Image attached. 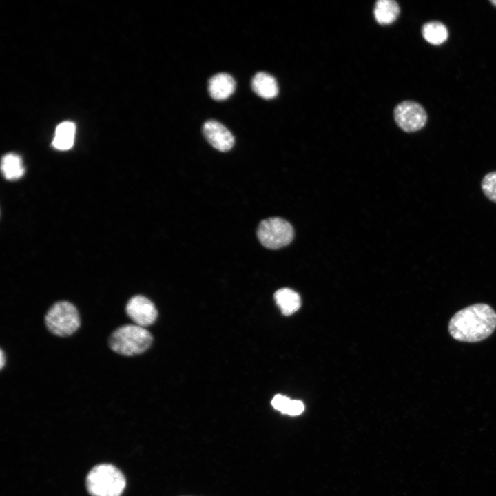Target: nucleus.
Segmentation results:
<instances>
[{
    "mask_svg": "<svg viewBox=\"0 0 496 496\" xmlns=\"http://www.w3.org/2000/svg\"><path fill=\"white\" fill-rule=\"evenodd\" d=\"M48 330L54 335L66 337L74 334L81 325V318L76 307L66 300L54 303L45 316Z\"/></svg>",
    "mask_w": 496,
    "mask_h": 496,
    "instance_id": "20e7f679",
    "label": "nucleus"
},
{
    "mask_svg": "<svg viewBox=\"0 0 496 496\" xmlns=\"http://www.w3.org/2000/svg\"><path fill=\"white\" fill-rule=\"evenodd\" d=\"M253 91L260 97L271 99L278 93V87L273 76L265 72L256 73L251 81Z\"/></svg>",
    "mask_w": 496,
    "mask_h": 496,
    "instance_id": "9d476101",
    "label": "nucleus"
},
{
    "mask_svg": "<svg viewBox=\"0 0 496 496\" xmlns=\"http://www.w3.org/2000/svg\"><path fill=\"white\" fill-rule=\"evenodd\" d=\"M481 189L489 200L496 203V171L490 172L483 177Z\"/></svg>",
    "mask_w": 496,
    "mask_h": 496,
    "instance_id": "dca6fc26",
    "label": "nucleus"
},
{
    "mask_svg": "<svg viewBox=\"0 0 496 496\" xmlns=\"http://www.w3.org/2000/svg\"><path fill=\"white\" fill-rule=\"evenodd\" d=\"M153 341L152 334L136 324H124L110 335L108 344L112 351L123 355L134 356L146 351Z\"/></svg>",
    "mask_w": 496,
    "mask_h": 496,
    "instance_id": "f03ea898",
    "label": "nucleus"
},
{
    "mask_svg": "<svg viewBox=\"0 0 496 496\" xmlns=\"http://www.w3.org/2000/svg\"><path fill=\"white\" fill-rule=\"evenodd\" d=\"M85 482L91 496H121L126 485L123 473L110 464H101L93 467L88 473Z\"/></svg>",
    "mask_w": 496,
    "mask_h": 496,
    "instance_id": "7ed1b4c3",
    "label": "nucleus"
},
{
    "mask_svg": "<svg viewBox=\"0 0 496 496\" xmlns=\"http://www.w3.org/2000/svg\"><path fill=\"white\" fill-rule=\"evenodd\" d=\"M495 329L496 312L485 303H477L460 309L451 318L448 327L453 339L464 342L484 340Z\"/></svg>",
    "mask_w": 496,
    "mask_h": 496,
    "instance_id": "f257e3e1",
    "label": "nucleus"
},
{
    "mask_svg": "<svg viewBox=\"0 0 496 496\" xmlns=\"http://www.w3.org/2000/svg\"><path fill=\"white\" fill-rule=\"evenodd\" d=\"M274 299L282 313L286 316L295 313L301 304L300 296L289 288H282L276 291Z\"/></svg>",
    "mask_w": 496,
    "mask_h": 496,
    "instance_id": "9b49d317",
    "label": "nucleus"
},
{
    "mask_svg": "<svg viewBox=\"0 0 496 496\" xmlns=\"http://www.w3.org/2000/svg\"><path fill=\"white\" fill-rule=\"evenodd\" d=\"M304 406L303 403L299 400H291L285 414L291 415H297L304 411Z\"/></svg>",
    "mask_w": 496,
    "mask_h": 496,
    "instance_id": "a211bd4d",
    "label": "nucleus"
},
{
    "mask_svg": "<svg viewBox=\"0 0 496 496\" xmlns=\"http://www.w3.org/2000/svg\"><path fill=\"white\" fill-rule=\"evenodd\" d=\"M6 364V355L3 349L0 351V368L2 369Z\"/></svg>",
    "mask_w": 496,
    "mask_h": 496,
    "instance_id": "6ab92c4d",
    "label": "nucleus"
},
{
    "mask_svg": "<svg viewBox=\"0 0 496 496\" xmlns=\"http://www.w3.org/2000/svg\"><path fill=\"white\" fill-rule=\"evenodd\" d=\"M257 236L260 243L271 249L289 245L294 236L292 225L287 220L273 217L263 220L258 225Z\"/></svg>",
    "mask_w": 496,
    "mask_h": 496,
    "instance_id": "39448f33",
    "label": "nucleus"
},
{
    "mask_svg": "<svg viewBox=\"0 0 496 496\" xmlns=\"http://www.w3.org/2000/svg\"><path fill=\"white\" fill-rule=\"evenodd\" d=\"M236 89V81L227 73L220 72L213 76L208 83L210 96L217 101L229 98Z\"/></svg>",
    "mask_w": 496,
    "mask_h": 496,
    "instance_id": "1a4fd4ad",
    "label": "nucleus"
},
{
    "mask_svg": "<svg viewBox=\"0 0 496 496\" xmlns=\"http://www.w3.org/2000/svg\"><path fill=\"white\" fill-rule=\"evenodd\" d=\"M1 167L3 176L10 180L21 178L25 172L21 157L12 153L3 156Z\"/></svg>",
    "mask_w": 496,
    "mask_h": 496,
    "instance_id": "4468645a",
    "label": "nucleus"
},
{
    "mask_svg": "<svg viewBox=\"0 0 496 496\" xmlns=\"http://www.w3.org/2000/svg\"><path fill=\"white\" fill-rule=\"evenodd\" d=\"M490 3L496 7V0H491L490 1Z\"/></svg>",
    "mask_w": 496,
    "mask_h": 496,
    "instance_id": "aec40b11",
    "label": "nucleus"
},
{
    "mask_svg": "<svg viewBox=\"0 0 496 496\" xmlns=\"http://www.w3.org/2000/svg\"><path fill=\"white\" fill-rule=\"evenodd\" d=\"M400 14V7L393 0H379L375 3L374 15L378 23L387 25L393 23Z\"/></svg>",
    "mask_w": 496,
    "mask_h": 496,
    "instance_id": "f8f14e48",
    "label": "nucleus"
},
{
    "mask_svg": "<svg viewBox=\"0 0 496 496\" xmlns=\"http://www.w3.org/2000/svg\"><path fill=\"white\" fill-rule=\"evenodd\" d=\"M76 127L70 121H65L60 123L55 131V135L52 141V145L59 150H67L70 149L74 141Z\"/></svg>",
    "mask_w": 496,
    "mask_h": 496,
    "instance_id": "ddd939ff",
    "label": "nucleus"
},
{
    "mask_svg": "<svg viewBox=\"0 0 496 496\" xmlns=\"http://www.w3.org/2000/svg\"><path fill=\"white\" fill-rule=\"evenodd\" d=\"M394 118L401 129L407 132H413L422 129L425 125L427 114L419 103L405 101L399 103L395 108Z\"/></svg>",
    "mask_w": 496,
    "mask_h": 496,
    "instance_id": "423d86ee",
    "label": "nucleus"
},
{
    "mask_svg": "<svg viewBox=\"0 0 496 496\" xmlns=\"http://www.w3.org/2000/svg\"><path fill=\"white\" fill-rule=\"evenodd\" d=\"M291 400L282 395H276L271 400V405L276 410L280 411L282 413H286V411Z\"/></svg>",
    "mask_w": 496,
    "mask_h": 496,
    "instance_id": "f3484780",
    "label": "nucleus"
},
{
    "mask_svg": "<svg viewBox=\"0 0 496 496\" xmlns=\"http://www.w3.org/2000/svg\"><path fill=\"white\" fill-rule=\"evenodd\" d=\"M125 312L136 325L143 327L152 324L158 316L154 303L141 295H136L130 298L126 304Z\"/></svg>",
    "mask_w": 496,
    "mask_h": 496,
    "instance_id": "0eeeda50",
    "label": "nucleus"
},
{
    "mask_svg": "<svg viewBox=\"0 0 496 496\" xmlns=\"http://www.w3.org/2000/svg\"><path fill=\"white\" fill-rule=\"evenodd\" d=\"M203 132L208 143L218 151L227 152L234 145L235 139L231 132L216 121H206L203 127Z\"/></svg>",
    "mask_w": 496,
    "mask_h": 496,
    "instance_id": "6e6552de",
    "label": "nucleus"
},
{
    "mask_svg": "<svg viewBox=\"0 0 496 496\" xmlns=\"http://www.w3.org/2000/svg\"><path fill=\"white\" fill-rule=\"evenodd\" d=\"M424 39L432 45H440L448 38L446 27L441 22L431 21L425 23L422 30Z\"/></svg>",
    "mask_w": 496,
    "mask_h": 496,
    "instance_id": "2eb2a0df",
    "label": "nucleus"
}]
</instances>
